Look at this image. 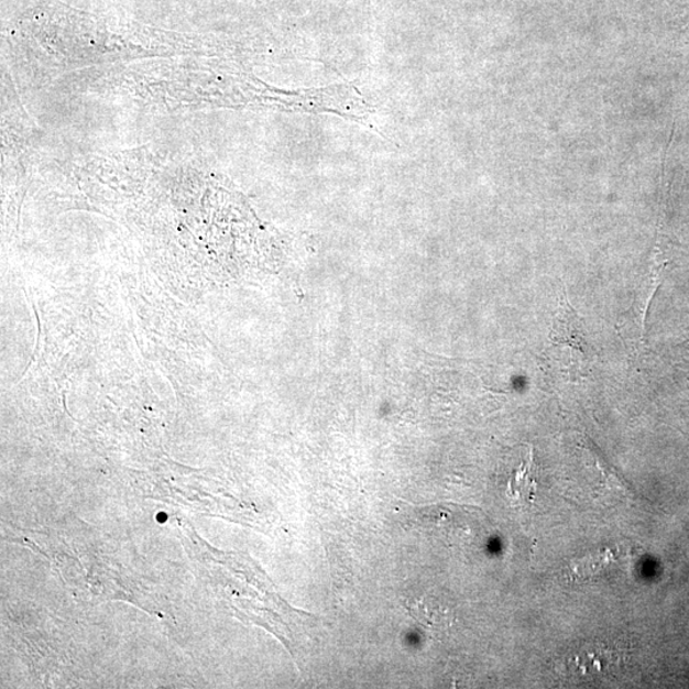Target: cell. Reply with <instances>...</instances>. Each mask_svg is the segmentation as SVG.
I'll list each match as a JSON object with an SVG mask.
<instances>
[{
  "mask_svg": "<svg viewBox=\"0 0 689 689\" xmlns=\"http://www.w3.org/2000/svg\"><path fill=\"white\" fill-rule=\"evenodd\" d=\"M538 470H536L533 452H528L526 459L520 464L515 475L508 483V495L520 506H528L538 492Z\"/></svg>",
  "mask_w": 689,
  "mask_h": 689,
  "instance_id": "obj_1",
  "label": "cell"
}]
</instances>
